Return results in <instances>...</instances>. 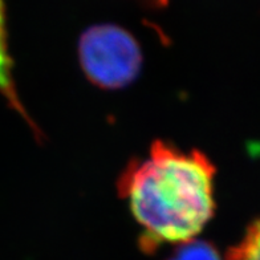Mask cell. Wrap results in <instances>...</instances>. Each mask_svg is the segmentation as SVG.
<instances>
[{"label":"cell","instance_id":"obj_3","mask_svg":"<svg viewBox=\"0 0 260 260\" xmlns=\"http://www.w3.org/2000/svg\"><path fill=\"white\" fill-rule=\"evenodd\" d=\"M0 93L8 100L19 113L24 114L12 79V62L8 55L7 36H6V19H4V3L0 0Z\"/></svg>","mask_w":260,"mask_h":260},{"label":"cell","instance_id":"obj_2","mask_svg":"<svg viewBox=\"0 0 260 260\" xmlns=\"http://www.w3.org/2000/svg\"><path fill=\"white\" fill-rule=\"evenodd\" d=\"M80 56L86 75L99 85L120 86L133 79L140 67V49L127 32L100 25L84 34Z\"/></svg>","mask_w":260,"mask_h":260},{"label":"cell","instance_id":"obj_1","mask_svg":"<svg viewBox=\"0 0 260 260\" xmlns=\"http://www.w3.org/2000/svg\"><path fill=\"white\" fill-rule=\"evenodd\" d=\"M214 177L215 168L203 153L162 141L130 165L118 190L142 229L144 244L190 243L214 215Z\"/></svg>","mask_w":260,"mask_h":260},{"label":"cell","instance_id":"obj_4","mask_svg":"<svg viewBox=\"0 0 260 260\" xmlns=\"http://www.w3.org/2000/svg\"><path fill=\"white\" fill-rule=\"evenodd\" d=\"M226 260H260V219L247 229L243 239L229 251Z\"/></svg>","mask_w":260,"mask_h":260},{"label":"cell","instance_id":"obj_6","mask_svg":"<svg viewBox=\"0 0 260 260\" xmlns=\"http://www.w3.org/2000/svg\"><path fill=\"white\" fill-rule=\"evenodd\" d=\"M155 2H157L158 4H166V2H168V0H155Z\"/></svg>","mask_w":260,"mask_h":260},{"label":"cell","instance_id":"obj_5","mask_svg":"<svg viewBox=\"0 0 260 260\" xmlns=\"http://www.w3.org/2000/svg\"><path fill=\"white\" fill-rule=\"evenodd\" d=\"M171 260H220L216 252L209 246H190L183 248Z\"/></svg>","mask_w":260,"mask_h":260}]
</instances>
